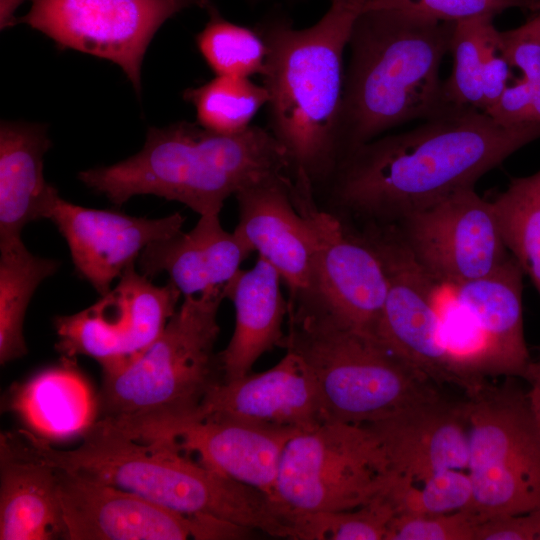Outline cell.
I'll return each instance as SVG.
<instances>
[{"mask_svg": "<svg viewBox=\"0 0 540 540\" xmlns=\"http://www.w3.org/2000/svg\"><path fill=\"white\" fill-rule=\"evenodd\" d=\"M537 14L540 16V10L537 11Z\"/></svg>", "mask_w": 540, "mask_h": 540, "instance_id": "cell-45", "label": "cell"}, {"mask_svg": "<svg viewBox=\"0 0 540 540\" xmlns=\"http://www.w3.org/2000/svg\"><path fill=\"white\" fill-rule=\"evenodd\" d=\"M476 540H540V507L481 523Z\"/></svg>", "mask_w": 540, "mask_h": 540, "instance_id": "cell-39", "label": "cell"}, {"mask_svg": "<svg viewBox=\"0 0 540 540\" xmlns=\"http://www.w3.org/2000/svg\"><path fill=\"white\" fill-rule=\"evenodd\" d=\"M252 252L234 231L223 228L220 214H205L188 232L146 246L136 265L151 280L167 273L184 297L226 284Z\"/></svg>", "mask_w": 540, "mask_h": 540, "instance_id": "cell-23", "label": "cell"}, {"mask_svg": "<svg viewBox=\"0 0 540 540\" xmlns=\"http://www.w3.org/2000/svg\"><path fill=\"white\" fill-rule=\"evenodd\" d=\"M181 295L170 280L163 286L155 285L132 263L116 286L94 304L53 319L55 349L64 358H93L101 365L102 373L117 372L140 357L160 336L177 310Z\"/></svg>", "mask_w": 540, "mask_h": 540, "instance_id": "cell-12", "label": "cell"}, {"mask_svg": "<svg viewBox=\"0 0 540 540\" xmlns=\"http://www.w3.org/2000/svg\"><path fill=\"white\" fill-rule=\"evenodd\" d=\"M530 83H531L530 121L540 123V77L534 81H530Z\"/></svg>", "mask_w": 540, "mask_h": 540, "instance_id": "cell-42", "label": "cell"}, {"mask_svg": "<svg viewBox=\"0 0 540 540\" xmlns=\"http://www.w3.org/2000/svg\"><path fill=\"white\" fill-rule=\"evenodd\" d=\"M281 281L277 270L258 256L254 267L241 269L224 284L225 296L234 305L235 325L230 341L219 352L223 382L249 374L264 353L281 346L288 311Z\"/></svg>", "mask_w": 540, "mask_h": 540, "instance_id": "cell-24", "label": "cell"}, {"mask_svg": "<svg viewBox=\"0 0 540 540\" xmlns=\"http://www.w3.org/2000/svg\"><path fill=\"white\" fill-rule=\"evenodd\" d=\"M29 12L16 17L52 39L117 64L141 94V68L159 28L190 8L205 9L212 0H30Z\"/></svg>", "mask_w": 540, "mask_h": 540, "instance_id": "cell-11", "label": "cell"}, {"mask_svg": "<svg viewBox=\"0 0 540 540\" xmlns=\"http://www.w3.org/2000/svg\"><path fill=\"white\" fill-rule=\"evenodd\" d=\"M396 478L364 424L326 422L288 442L271 499L292 513L349 510L387 491Z\"/></svg>", "mask_w": 540, "mask_h": 540, "instance_id": "cell-9", "label": "cell"}, {"mask_svg": "<svg viewBox=\"0 0 540 540\" xmlns=\"http://www.w3.org/2000/svg\"><path fill=\"white\" fill-rule=\"evenodd\" d=\"M24 445L56 467L109 484L184 515L208 516L287 538L284 510L266 493L190 459L170 441L132 439L96 420L80 445L59 450L28 429Z\"/></svg>", "mask_w": 540, "mask_h": 540, "instance_id": "cell-3", "label": "cell"}, {"mask_svg": "<svg viewBox=\"0 0 540 540\" xmlns=\"http://www.w3.org/2000/svg\"><path fill=\"white\" fill-rule=\"evenodd\" d=\"M491 202L506 249L540 296V191L533 174L512 178Z\"/></svg>", "mask_w": 540, "mask_h": 540, "instance_id": "cell-28", "label": "cell"}, {"mask_svg": "<svg viewBox=\"0 0 540 540\" xmlns=\"http://www.w3.org/2000/svg\"><path fill=\"white\" fill-rule=\"evenodd\" d=\"M498 46L511 68L522 77L534 81L540 77V16L536 14L523 25L499 31Z\"/></svg>", "mask_w": 540, "mask_h": 540, "instance_id": "cell-36", "label": "cell"}, {"mask_svg": "<svg viewBox=\"0 0 540 540\" xmlns=\"http://www.w3.org/2000/svg\"><path fill=\"white\" fill-rule=\"evenodd\" d=\"M511 8L540 10V0H367L363 9H394L431 20L457 22Z\"/></svg>", "mask_w": 540, "mask_h": 540, "instance_id": "cell-34", "label": "cell"}, {"mask_svg": "<svg viewBox=\"0 0 540 540\" xmlns=\"http://www.w3.org/2000/svg\"><path fill=\"white\" fill-rule=\"evenodd\" d=\"M391 224L438 283L455 287L481 278L510 256L492 202L480 197L474 187L454 192Z\"/></svg>", "mask_w": 540, "mask_h": 540, "instance_id": "cell-15", "label": "cell"}, {"mask_svg": "<svg viewBox=\"0 0 540 540\" xmlns=\"http://www.w3.org/2000/svg\"><path fill=\"white\" fill-rule=\"evenodd\" d=\"M364 425L377 439L394 477L419 484L447 469L467 471L465 398L451 399L440 392Z\"/></svg>", "mask_w": 540, "mask_h": 540, "instance_id": "cell-18", "label": "cell"}, {"mask_svg": "<svg viewBox=\"0 0 540 540\" xmlns=\"http://www.w3.org/2000/svg\"><path fill=\"white\" fill-rule=\"evenodd\" d=\"M251 3L253 4H256V3H259V2H262V1H265V0H249ZM288 2H291V1H295V0H286Z\"/></svg>", "mask_w": 540, "mask_h": 540, "instance_id": "cell-44", "label": "cell"}, {"mask_svg": "<svg viewBox=\"0 0 540 540\" xmlns=\"http://www.w3.org/2000/svg\"><path fill=\"white\" fill-rule=\"evenodd\" d=\"M358 233L379 256L387 294L376 338L437 386L476 388L452 351L436 310L439 284L414 258L394 224L365 223Z\"/></svg>", "mask_w": 540, "mask_h": 540, "instance_id": "cell-10", "label": "cell"}, {"mask_svg": "<svg viewBox=\"0 0 540 540\" xmlns=\"http://www.w3.org/2000/svg\"><path fill=\"white\" fill-rule=\"evenodd\" d=\"M531 83L525 78L508 85L483 112L497 125L510 127L530 121Z\"/></svg>", "mask_w": 540, "mask_h": 540, "instance_id": "cell-38", "label": "cell"}, {"mask_svg": "<svg viewBox=\"0 0 540 540\" xmlns=\"http://www.w3.org/2000/svg\"><path fill=\"white\" fill-rule=\"evenodd\" d=\"M533 177H534V179L536 181V184L538 186V189L540 191V170L538 172L534 173Z\"/></svg>", "mask_w": 540, "mask_h": 540, "instance_id": "cell-43", "label": "cell"}, {"mask_svg": "<svg viewBox=\"0 0 540 540\" xmlns=\"http://www.w3.org/2000/svg\"><path fill=\"white\" fill-rule=\"evenodd\" d=\"M208 21L196 35V46L215 75L251 78L262 75L266 43L254 27L226 19L213 0L206 6Z\"/></svg>", "mask_w": 540, "mask_h": 540, "instance_id": "cell-30", "label": "cell"}, {"mask_svg": "<svg viewBox=\"0 0 540 540\" xmlns=\"http://www.w3.org/2000/svg\"><path fill=\"white\" fill-rule=\"evenodd\" d=\"M481 518L470 510L436 515H396L385 540H476Z\"/></svg>", "mask_w": 540, "mask_h": 540, "instance_id": "cell-35", "label": "cell"}, {"mask_svg": "<svg viewBox=\"0 0 540 540\" xmlns=\"http://www.w3.org/2000/svg\"><path fill=\"white\" fill-rule=\"evenodd\" d=\"M298 434L289 428L203 419L174 427L152 441L173 442L182 452L198 456L201 464L271 498L283 452Z\"/></svg>", "mask_w": 540, "mask_h": 540, "instance_id": "cell-21", "label": "cell"}, {"mask_svg": "<svg viewBox=\"0 0 540 540\" xmlns=\"http://www.w3.org/2000/svg\"><path fill=\"white\" fill-rule=\"evenodd\" d=\"M540 138V123L499 126L483 111L454 107L418 127L379 136L338 162L331 201L364 223H395L465 188Z\"/></svg>", "mask_w": 540, "mask_h": 540, "instance_id": "cell-1", "label": "cell"}, {"mask_svg": "<svg viewBox=\"0 0 540 540\" xmlns=\"http://www.w3.org/2000/svg\"><path fill=\"white\" fill-rule=\"evenodd\" d=\"M494 16L477 15L455 23L450 47L452 72L443 82L445 98L454 106L484 109L481 77L484 42Z\"/></svg>", "mask_w": 540, "mask_h": 540, "instance_id": "cell-32", "label": "cell"}, {"mask_svg": "<svg viewBox=\"0 0 540 540\" xmlns=\"http://www.w3.org/2000/svg\"><path fill=\"white\" fill-rule=\"evenodd\" d=\"M499 31L494 24L487 31L484 42L482 64V92L484 109L491 106L509 85L510 65L502 56L498 46Z\"/></svg>", "mask_w": 540, "mask_h": 540, "instance_id": "cell-37", "label": "cell"}, {"mask_svg": "<svg viewBox=\"0 0 540 540\" xmlns=\"http://www.w3.org/2000/svg\"><path fill=\"white\" fill-rule=\"evenodd\" d=\"M224 285L184 296L160 336L136 360L102 373L97 419L138 441H151L190 421L224 381L218 311Z\"/></svg>", "mask_w": 540, "mask_h": 540, "instance_id": "cell-6", "label": "cell"}, {"mask_svg": "<svg viewBox=\"0 0 540 540\" xmlns=\"http://www.w3.org/2000/svg\"><path fill=\"white\" fill-rule=\"evenodd\" d=\"M396 514L387 490L354 509L293 513V539L385 540Z\"/></svg>", "mask_w": 540, "mask_h": 540, "instance_id": "cell-31", "label": "cell"}, {"mask_svg": "<svg viewBox=\"0 0 540 540\" xmlns=\"http://www.w3.org/2000/svg\"><path fill=\"white\" fill-rule=\"evenodd\" d=\"M366 1L330 0L305 28L277 9L255 26L267 46L268 129L285 148L291 175L304 174L314 189L330 181L339 161L344 53Z\"/></svg>", "mask_w": 540, "mask_h": 540, "instance_id": "cell-2", "label": "cell"}, {"mask_svg": "<svg viewBox=\"0 0 540 540\" xmlns=\"http://www.w3.org/2000/svg\"><path fill=\"white\" fill-rule=\"evenodd\" d=\"M396 478L388 489L396 515H436L469 510L473 487L466 470L447 469L423 482Z\"/></svg>", "mask_w": 540, "mask_h": 540, "instance_id": "cell-33", "label": "cell"}, {"mask_svg": "<svg viewBox=\"0 0 540 540\" xmlns=\"http://www.w3.org/2000/svg\"><path fill=\"white\" fill-rule=\"evenodd\" d=\"M50 147L45 125L1 122L0 244L22 239L27 224L49 218L60 196L44 178V155Z\"/></svg>", "mask_w": 540, "mask_h": 540, "instance_id": "cell-25", "label": "cell"}, {"mask_svg": "<svg viewBox=\"0 0 540 540\" xmlns=\"http://www.w3.org/2000/svg\"><path fill=\"white\" fill-rule=\"evenodd\" d=\"M285 174H291L289 157L268 128L225 135L180 121L150 127L138 153L81 171L78 179L118 207L137 195H155L205 215L220 214L230 196Z\"/></svg>", "mask_w": 540, "mask_h": 540, "instance_id": "cell-5", "label": "cell"}, {"mask_svg": "<svg viewBox=\"0 0 540 540\" xmlns=\"http://www.w3.org/2000/svg\"><path fill=\"white\" fill-rule=\"evenodd\" d=\"M470 511L482 523L540 507V430L514 377L465 394Z\"/></svg>", "mask_w": 540, "mask_h": 540, "instance_id": "cell-8", "label": "cell"}, {"mask_svg": "<svg viewBox=\"0 0 540 540\" xmlns=\"http://www.w3.org/2000/svg\"><path fill=\"white\" fill-rule=\"evenodd\" d=\"M455 23L394 9L361 11L348 42L339 160L403 123L458 107L446 100L440 79Z\"/></svg>", "mask_w": 540, "mask_h": 540, "instance_id": "cell-4", "label": "cell"}, {"mask_svg": "<svg viewBox=\"0 0 540 540\" xmlns=\"http://www.w3.org/2000/svg\"><path fill=\"white\" fill-rule=\"evenodd\" d=\"M234 197L238 206L234 232L277 270L289 297L309 294L316 238L306 214L293 199L291 175L266 179Z\"/></svg>", "mask_w": 540, "mask_h": 540, "instance_id": "cell-19", "label": "cell"}, {"mask_svg": "<svg viewBox=\"0 0 540 540\" xmlns=\"http://www.w3.org/2000/svg\"><path fill=\"white\" fill-rule=\"evenodd\" d=\"M192 104L197 123L212 132L232 135L247 130L269 96L264 85L250 78L216 75L210 81L183 93Z\"/></svg>", "mask_w": 540, "mask_h": 540, "instance_id": "cell-29", "label": "cell"}, {"mask_svg": "<svg viewBox=\"0 0 540 540\" xmlns=\"http://www.w3.org/2000/svg\"><path fill=\"white\" fill-rule=\"evenodd\" d=\"M60 262L32 254L22 239L0 244V363L25 356V314L42 281L55 274Z\"/></svg>", "mask_w": 540, "mask_h": 540, "instance_id": "cell-27", "label": "cell"}, {"mask_svg": "<svg viewBox=\"0 0 540 540\" xmlns=\"http://www.w3.org/2000/svg\"><path fill=\"white\" fill-rule=\"evenodd\" d=\"M524 380L529 384L527 391L531 410L540 430V356L532 360Z\"/></svg>", "mask_w": 540, "mask_h": 540, "instance_id": "cell-40", "label": "cell"}, {"mask_svg": "<svg viewBox=\"0 0 540 540\" xmlns=\"http://www.w3.org/2000/svg\"><path fill=\"white\" fill-rule=\"evenodd\" d=\"M56 468L32 453L16 431L0 436V539H65Z\"/></svg>", "mask_w": 540, "mask_h": 540, "instance_id": "cell-22", "label": "cell"}, {"mask_svg": "<svg viewBox=\"0 0 540 540\" xmlns=\"http://www.w3.org/2000/svg\"><path fill=\"white\" fill-rule=\"evenodd\" d=\"M54 467L65 539H239L248 535L247 529L233 523L180 514L130 491Z\"/></svg>", "mask_w": 540, "mask_h": 540, "instance_id": "cell-14", "label": "cell"}, {"mask_svg": "<svg viewBox=\"0 0 540 540\" xmlns=\"http://www.w3.org/2000/svg\"><path fill=\"white\" fill-rule=\"evenodd\" d=\"M203 419L242 421L299 433L327 422L316 379L292 352L266 371L250 372L214 387L188 422Z\"/></svg>", "mask_w": 540, "mask_h": 540, "instance_id": "cell-17", "label": "cell"}, {"mask_svg": "<svg viewBox=\"0 0 540 540\" xmlns=\"http://www.w3.org/2000/svg\"><path fill=\"white\" fill-rule=\"evenodd\" d=\"M5 408L34 434L48 440L82 436L97 419V396L77 368L61 357L57 366L13 384Z\"/></svg>", "mask_w": 540, "mask_h": 540, "instance_id": "cell-26", "label": "cell"}, {"mask_svg": "<svg viewBox=\"0 0 540 540\" xmlns=\"http://www.w3.org/2000/svg\"><path fill=\"white\" fill-rule=\"evenodd\" d=\"M280 348L300 357L318 384L327 422L365 424L440 393L375 336L304 297L288 298Z\"/></svg>", "mask_w": 540, "mask_h": 540, "instance_id": "cell-7", "label": "cell"}, {"mask_svg": "<svg viewBox=\"0 0 540 540\" xmlns=\"http://www.w3.org/2000/svg\"><path fill=\"white\" fill-rule=\"evenodd\" d=\"M48 219L65 239L75 273L100 296L111 289L128 265L136 263L146 246L182 231L185 222L179 212L150 219L83 207L61 196Z\"/></svg>", "mask_w": 540, "mask_h": 540, "instance_id": "cell-16", "label": "cell"}, {"mask_svg": "<svg viewBox=\"0 0 540 540\" xmlns=\"http://www.w3.org/2000/svg\"><path fill=\"white\" fill-rule=\"evenodd\" d=\"M27 0H1V29L15 26L16 17L14 12L23 2Z\"/></svg>", "mask_w": 540, "mask_h": 540, "instance_id": "cell-41", "label": "cell"}, {"mask_svg": "<svg viewBox=\"0 0 540 540\" xmlns=\"http://www.w3.org/2000/svg\"><path fill=\"white\" fill-rule=\"evenodd\" d=\"M523 277L510 255L489 274L454 287L479 341L477 364L484 379H524L532 361L524 337Z\"/></svg>", "mask_w": 540, "mask_h": 540, "instance_id": "cell-20", "label": "cell"}, {"mask_svg": "<svg viewBox=\"0 0 540 540\" xmlns=\"http://www.w3.org/2000/svg\"><path fill=\"white\" fill-rule=\"evenodd\" d=\"M291 191L316 238L313 290L299 297L376 337L388 287L379 256L356 229L316 206L315 189L305 176L292 177Z\"/></svg>", "mask_w": 540, "mask_h": 540, "instance_id": "cell-13", "label": "cell"}]
</instances>
